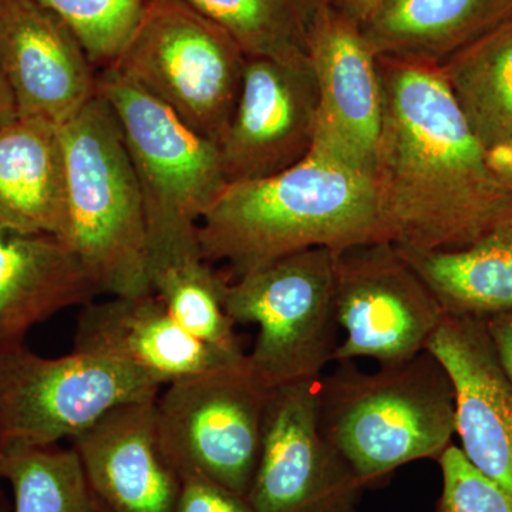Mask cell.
<instances>
[{
    "instance_id": "52a82bcc",
    "label": "cell",
    "mask_w": 512,
    "mask_h": 512,
    "mask_svg": "<svg viewBox=\"0 0 512 512\" xmlns=\"http://www.w3.org/2000/svg\"><path fill=\"white\" fill-rule=\"evenodd\" d=\"M247 59L224 29L183 0H150L109 67L195 133L220 144L237 107Z\"/></svg>"
},
{
    "instance_id": "d4e9b609",
    "label": "cell",
    "mask_w": 512,
    "mask_h": 512,
    "mask_svg": "<svg viewBox=\"0 0 512 512\" xmlns=\"http://www.w3.org/2000/svg\"><path fill=\"white\" fill-rule=\"evenodd\" d=\"M3 453L12 512H100L72 447H10Z\"/></svg>"
},
{
    "instance_id": "cb8c5ba5",
    "label": "cell",
    "mask_w": 512,
    "mask_h": 512,
    "mask_svg": "<svg viewBox=\"0 0 512 512\" xmlns=\"http://www.w3.org/2000/svg\"><path fill=\"white\" fill-rule=\"evenodd\" d=\"M150 285L151 292L192 336L232 355H245L235 335V323L225 311L228 282L212 269L201 251L154 262Z\"/></svg>"
},
{
    "instance_id": "1f68e13d",
    "label": "cell",
    "mask_w": 512,
    "mask_h": 512,
    "mask_svg": "<svg viewBox=\"0 0 512 512\" xmlns=\"http://www.w3.org/2000/svg\"><path fill=\"white\" fill-rule=\"evenodd\" d=\"M16 117H18V113H16L15 99H13L9 84L3 76L2 69H0V127L15 120Z\"/></svg>"
},
{
    "instance_id": "2e32d148",
    "label": "cell",
    "mask_w": 512,
    "mask_h": 512,
    "mask_svg": "<svg viewBox=\"0 0 512 512\" xmlns=\"http://www.w3.org/2000/svg\"><path fill=\"white\" fill-rule=\"evenodd\" d=\"M73 352L119 360L165 387L242 362L192 336L153 292L111 296L82 306L74 330Z\"/></svg>"
},
{
    "instance_id": "ba28073f",
    "label": "cell",
    "mask_w": 512,
    "mask_h": 512,
    "mask_svg": "<svg viewBox=\"0 0 512 512\" xmlns=\"http://www.w3.org/2000/svg\"><path fill=\"white\" fill-rule=\"evenodd\" d=\"M163 389L153 377L109 357H43L25 343L0 349V446H57L110 410L156 400Z\"/></svg>"
},
{
    "instance_id": "603a6c76",
    "label": "cell",
    "mask_w": 512,
    "mask_h": 512,
    "mask_svg": "<svg viewBox=\"0 0 512 512\" xmlns=\"http://www.w3.org/2000/svg\"><path fill=\"white\" fill-rule=\"evenodd\" d=\"M224 29L247 57L308 62L309 28L322 0H183Z\"/></svg>"
},
{
    "instance_id": "30bf717a",
    "label": "cell",
    "mask_w": 512,
    "mask_h": 512,
    "mask_svg": "<svg viewBox=\"0 0 512 512\" xmlns=\"http://www.w3.org/2000/svg\"><path fill=\"white\" fill-rule=\"evenodd\" d=\"M335 309L345 330L335 362L369 357L380 366L427 350L446 316L402 249L389 242L336 252Z\"/></svg>"
},
{
    "instance_id": "f1b7e54d",
    "label": "cell",
    "mask_w": 512,
    "mask_h": 512,
    "mask_svg": "<svg viewBox=\"0 0 512 512\" xmlns=\"http://www.w3.org/2000/svg\"><path fill=\"white\" fill-rule=\"evenodd\" d=\"M485 323L498 359L512 380V311L487 316Z\"/></svg>"
},
{
    "instance_id": "484cf974",
    "label": "cell",
    "mask_w": 512,
    "mask_h": 512,
    "mask_svg": "<svg viewBox=\"0 0 512 512\" xmlns=\"http://www.w3.org/2000/svg\"><path fill=\"white\" fill-rule=\"evenodd\" d=\"M73 30L94 67L111 66L150 0H36Z\"/></svg>"
},
{
    "instance_id": "8992f818",
    "label": "cell",
    "mask_w": 512,
    "mask_h": 512,
    "mask_svg": "<svg viewBox=\"0 0 512 512\" xmlns=\"http://www.w3.org/2000/svg\"><path fill=\"white\" fill-rule=\"evenodd\" d=\"M336 252L311 248L228 282L224 306L234 323H254L249 375L265 393L318 382L338 350Z\"/></svg>"
},
{
    "instance_id": "6da1fadb",
    "label": "cell",
    "mask_w": 512,
    "mask_h": 512,
    "mask_svg": "<svg viewBox=\"0 0 512 512\" xmlns=\"http://www.w3.org/2000/svg\"><path fill=\"white\" fill-rule=\"evenodd\" d=\"M383 121L372 185L389 244L454 251L512 210L439 67L377 57Z\"/></svg>"
},
{
    "instance_id": "7402d4cb",
    "label": "cell",
    "mask_w": 512,
    "mask_h": 512,
    "mask_svg": "<svg viewBox=\"0 0 512 512\" xmlns=\"http://www.w3.org/2000/svg\"><path fill=\"white\" fill-rule=\"evenodd\" d=\"M439 69L485 151L512 143V16Z\"/></svg>"
},
{
    "instance_id": "f546056e",
    "label": "cell",
    "mask_w": 512,
    "mask_h": 512,
    "mask_svg": "<svg viewBox=\"0 0 512 512\" xmlns=\"http://www.w3.org/2000/svg\"><path fill=\"white\" fill-rule=\"evenodd\" d=\"M330 8L362 26L384 0H326Z\"/></svg>"
},
{
    "instance_id": "4fadbf2b",
    "label": "cell",
    "mask_w": 512,
    "mask_h": 512,
    "mask_svg": "<svg viewBox=\"0 0 512 512\" xmlns=\"http://www.w3.org/2000/svg\"><path fill=\"white\" fill-rule=\"evenodd\" d=\"M318 103L309 60L248 57L237 107L218 144L228 184L284 173L311 156Z\"/></svg>"
},
{
    "instance_id": "3957f363",
    "label": "cell",
    "mask_w": 512,
    "mask_h": 512,
    "mask_svg": "<svg viewBox=\"0 0 512 512\" xmlns=\"http://www.w3.org/2000/svg\"><path fill=\"white\" fill-rule=\"evenodd\" d=\"M316 416L365 490L413 461L439 460L456 434L453 384L429 350L373 373L340 362L316 383Z\"/></svg>"
},
{
    "instance_id": "9a60e30c",
    "label": "cell",
    "mask_w": 512,
    "mask_h": 512,
    "mask_svg": "<svg viewBox=\"0 0 512 512\" xmlns=\"http://www.w3.org/2000/svg\"><path fill=\"white\" fill-rule=\"evenodd\" d=\"M427 350L450 376L460 450L512 495V380L481 316H444Z\"/></svg>"
},
{
    "instance_id": "e575fe53",
    "label": "cell",
    "mask_w": 512,
    "mask_h": 512,
    "mask_svg": "<svg viewBox=\"0 0 512 512\" xmlns=\"http://www.w3.org/2000/svg\"><path fill=\"white\" fill-rule=\"evenodd\" d=\"M100 512H107L106 510H104V508H101L100 507Z\"/></svg>"
},
{
    "instance_id": "9c48e42d",
    "label": "cell",
    "mask_w": 512,
    "mask_h": 512,
    "mask_svg": "<svg viewBox=\"0 0 512 512\" xmlns=\"http://www.w3.org/2000/svg\"><path fill=\"white\" fill-rule=\"evenodd\" d=\"M268 393L242 362L165 386L157 430L178 476H201L247 497L254 481Z\"/></svg>"
},
{
    "instance_id": "e0dca14e",
    "label": "cell",
    "mask_w": 512,
    "mask_h": 512,
    "mask_svg": "<svg viewBox=\"0 0 512 512\" xmlns=\"http://www.w3.org/2000/svg\"><path fill=\"white\" fill-rule=\"evenodd\" d=\"M156 400L116 407L72 440L107 512H175L181 477L161 450Z\"/></svg>"
},
{
    "instance_id": "ac0fdd59",
    "label": "cell",
    "mask_w": 512,
    "mask_h": 512,
    "mask_svg": "<svg viewBox=\"0 0 512 512\" xmlns=\"http://www.w3.org/2000/svg\"><path fill=\"white\" fill-rule=\"evenodd\" d=\"M99 293L62 239L0 231V349L22 345L35 326Z\"/></svg>"
},
{
    "instance_id": "4316f807",
    "label": "cell",
    "mask_w": 512,
    "mask_h": 512,
    "mask_svg": "<svg viewBox=\"0 0 512 512\" xmlns=\"http://www.w3.org/2000/svg\"><path fill=\"white\" fill-rule=\"evenodd\" d=\"M443 488L436 512H512V495L471 466L451 444L439 460Z\"/></svg>"
},
{
    "instance_id": "83f0119b",
    "label": "cell",
    "mask_w": 512,
    "mask_h": 512,
    "mask_svg": "<svg viewBox=\"0 0 512 512\" xmlns=\"http://www.w3.org/2000/svg\"><path fill=\"white\" fill-rule=\"evenodd\" d=\"M175 512H256L248 498L222 485L195 476L181 477Z\"/></svg>"
},
{
    "instance_id": "ffe728a7",
    "label": "cell",
    "mask_w": 512,
    "mask_h": 512,
    "mask_svg": "<svg viewBox=\"0 0 512 512\" xmlns=\"http://www.w3.org/2000/svg\"><path fill=\"white\" fill-rule=\"evenodd\" d=\"M512 16V0H384L360 26L377 57L441 67Z\"/></svg>"
},
{
    "instance_id": "44dd1931",
    "label": "cell",
    "mask_w": 512,
    "mask_h": 512,
    "mask_svg": "<svg viewBox=\"0 0 512 512\" xmlns=\"http://www.w3.org/2000/svg\"><path fill=\"white\" fill-rule=\"evenodd\" d=\"M400 249L448 315L512 311V210L466 248Z\"/></svg>"
},
{
    "instance_id": "7c38bea8",
    "label": "cell",
    "mask_w": 512,
    "mask_h": 512,
    "mask_svg": "<svg viewBox=\"0 0 512 512\" xmlns=\"http://www.w3.org/2000/svg\"><path fill=\"white\" fill-rule=\"evenodd\" d=\"M308 57L319 96L311 154L372 177L383 121L375 52L359 25L322 0L309 28Z\"/></svg>"
},
{
    "instance_id": "d6a6232c",
    "label": "cell",
    "mask_w": 512,
    "mask_h": 512,
    "mask_svg": "<svg viewBox=\"0 0 512 512\" xmlns=\"http://www.w3.org/2000/svg\"><path fill=\"white\" fill-rule=\"evenodd\" d=\"M0 512H12V504L6 500L5 495L0 493Z\"/></svg>"
},
{
    "instance_id": "8fae6325",
    "label": "cell",
    "mask_w": 512,
    "mask_h": 512,
    "mask_svg": "<svg viewBox=\"0 0 512 512\" xmlns=\"http://www.w3.org/2000/svg\"><path fill=\"white\" fill-rule=\"evenodd\" d=\"M316 383L268 394L261 454L247 495L256 512H360L365 488L320 434Z\"/></svg>"
},
{
    "instance_id": "5b68a950",
    "label": "cell",
    "mask_w": 512,
    "mask_h": 512,
    "mask_svg": "<svg viewBox=\"0 0 512 512\" xmlns=\"http://www.w3.org/2000/svg\"><path fill=\"white\" fill-rule=\"evenodd\" d=\"M97 94L119 121L140 185L148 265L201 251L200 222L228 185L220 146L113 67L97 74Z\"/></svg>"
},
{
    "instance_id": "277c9868",
    "label": "cell",
    "mask_w": 512,
    "mask_h": 512,
    "mask_svg": "<svg viewBox=\"0 0 512 512\" xmlns=\"http://www.w3.org/2000/svg\"><path fill=\"white\" fill-rule=\"evenodd\" d=\"M60 134L67 177L62 241L100 293H151L143 197L109 103L96 94Z\"/></svg>"
},
{
    "instance_id": "836d02e7",
    "label": "cell",
    "mask_w": 512,
    "mask_h": 512,
    "mask_svg": "<svg viewBox=\"0 0 512 512\" xmlns=\"http://www.w3.org/2000/svg\"><path fill=\"white\" fill-rule=\"evenodd\" d=\"M3 461H5V453H3V448L0 446V480H3Z\"/></svg>"
},
{
    "instance_id": "7a4b0ae2",
    "label": "cell",
    "mask_w": 512,
    "mask_h": 512,
    "mask_svg": "<svg viewBox=\"0 0 512 512\" xmlns=\"http://www.w3.org/2000/svg\"><path fill=\"white\" fill-rule=\"evenodd\" d=\"M202 255L234 278L311 248L386 242L372 180L309 156L284 173L228 184L198 228Z\"/></svg>"
},
{
    "instance_id": "d6986e66",
    "label": "cell",
    "mask_w": 512,
    "mask_h": 512,
    "mask_svg": "<svg viewBox=\"0 0 512 512\" xmlns=\"http://www.w3.org/2000/svg\"><path fill=\"white\" fill-rule=\"evenodd\" d=\"M66 160L60 127L16 117L0 127V231L63 239Z\"/></svg>"
},
{
    "instance_id": "5bb4252c",
    "label": "cell",
    "mask_w": 512,
    "mask_h": 512,
    "mask_svg": "<svg viewBox=\"0 0 512 512\" xmlns=\"http://www.w3.org/2000/svg\"><path fill=\"white\" fill-rule=\"evenodd\" d=\"M0 69L18 117L62 127L97 94V74L82 43L36 0H0Z\"/></svg>"
},
{
    "instance_id": "4dcf8cb0",
    "label": "cell",
    "mask_w": 512,
    "mask_h": 512,
    "mask_svg": "<svg viewBox=\"0 0 512 512\" xmlns=\"http://www.w3.org/2000/svg\"><path fill=\"white\" fill-rule=\"evenodd\" d=\"M487 161L495 177L512 191V143L487 151Z\"/></svg>"
}]
</instances>
